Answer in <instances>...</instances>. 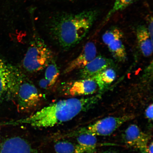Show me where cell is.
I'll return each mask as SVG.
<instances>
[{
  "label": "cell",
  "instance_id": "obj_1",
  "mask_svg": "<svg viewBox=\"0 0 153 153\" xmlns=\"http://www.w3.org/2000/svg\"><path fill=\"white\" fill-rule=\"evenodd\" d=\"M101 97V94H98L61 100L44 107L28 117L16 120L14 122V124L38 128L54 127L69 121L81 113L93 108Z\"/></svg>",
  "mask_w": 153,
  "mask_h": 153
},
{
  "label": "cell",
  "instance_id": "obj_2",
  "mask_svg": "<svg viewBox=\"0 0 153 153\" xmlns=\"http://www.w3.org/2000/svg\"><path fill=\"white\" fill-rule=\"evenodd\" d=\"M97 15L96 11L91 10L76 14L58 15L54 17L50 22V33L62 48H71L77 45L85 37Z\"/></svg>",
  "mask_w": 153,
  "mask_h": 153
},
{
  "label": "cell",
  "instance_id": "obj_3",
  "mask_svg": "<svg viewBox=\"0 0 153 153\" xmlns=\"http://www.w3.org/2000/svg\"><path fill=\"white\" fill-rule=\"evenodd\" d=\"M53 53L42 39L34 36L22 62L25 70L30 73L41 71L53 60Z\"/></svg>",
  "mask_w": 153,
  "mask_h": 153
},
{
  "label": "cell",
  "instance_id": "obj_4",
  "mask_svg": "<svg viewBox=\"0 0 153 153\" xmlns=\"http://www.w3.org/2000/svg\"><path fill=\"white\" fill-rule=\"evenodd\" d=\"M133 114H127L120 116H109L97 120L94 123L76 130L70 135L87 134L95 136H108L116 131L127 122L134 119Z\"/></svg>",
  "mask_w": 153,
  "mask_h": 153
},
{
  "label": "cell",
  "instance_id": "obj_5",
  "mask_svg": "<svg viewBox=\"0 0 153 153\" xmlns=\"http://www.w3.org/2000/svg\"><path fill=\"white\" fill-rule=\"evenodd\" d=\"M22 74L0 56V101L14 99Z\"/></svg>",
  "mask_w": 153,
  "mask_h": 153
},
{
  "label": "cell",
  "instance_id": "obj_6",
  "mask_svg": "<svg viewBox=\"0 0 153 153\" xmlns=\"http://www.w3.org/2000/svg\"><path fill=\"white\" fill-rule=\"evenodd\" d=\"M14 99L20 111L29 112L39 105L42 97L35 85L22 74Z\"/></svg>",
  "mask_w": 153,
  "mask_h": 153
},
{
  "label": "cell",
  "instance_id": "obj_7",
  "mask_svg": "<svg viewBox=\"0 0 153 153\" xmlns=\"http://www.w3.org/2000/svg\"><path fill=\"white\" fill-rule=\"evenodd\" d=\"M123 37L121 30L117 27L107 30L102 36L103 42L108 47L114 59L120 62H124L127 58V53L122 41Z\"/></svg>",
  "mask_w": 153,
  "mask_h": 153
},
{
  "label": "cell",
  "instance_id": "obj_8",
  "mask_svg": "<svg viewBox=\"0 0 153 153\" xmlns=\"http://www.w3.org/2000/svg\"><path fill=\"white\" fill-rule=\"evenodd\" d=\"M123 141L127 146L138 150L141 153H148L150 137L136 124L128 126L122 135Z\"/></svg>",
  "mask_w": 153,
  "mask_h": 153
},
{
  "label": "cell",
  "instance_id": "obj_9",
  "mask_svg": "<svg viewBox=\"0 0 153 153\" xmlns=\"http://www.w3.org/2000/svg\"><path fill=\"white\" fill-rule=\"evenodd\" d=\"M98 88L94 80L87 78L65 83L61 86L60 91L66 96L77 97L93 94Z\"/></svg>",
  "mask_w": 153,
  "mask_h": 153
},
{
  "label": "cell",
  "instance_id": "obj_10",
  "mask_svg": "<svg viewBox=\"0 0 153 153\" xmlns=\"http://www.w3.org/2000/svg\"><path fill=\"white\" fill-rule=\"evenodd\" d=\"M0 153H37L28 140L20 135L7 137L0 142Z\"/></svg>",
  "mask_w": 153,
  "mask_h": 153
},
{
  "label": "cell",
  "instance_id": "obj_11",
  "mask_svg": "<svg viewBox=\"0 0 153 153\" xmlns=\"http://www.w3.org/2000/svg\"><path fill=\"white\" fill-rule=\"evenodd\" d=\"M97 48L95 44L89 42L86 44L81 53L70 62L64 70V74L83 68L97 56Z\"/></svg>",
  "mask_w": 153,
  "mask_h": 153
},
{
  "label": "cell",
  "instance_id": "obj_12",
  "mask_svg": "<svg viewBox=\"0 0 153 153\" xmlns=\"http://www.w3.org/2000/svg\"><path fill=\"white\" fill-rule=\"evenodd\" d=\"M114 65L111 59L102 56H97L80 70V75L82 79L93 78L106 69L112 68Z\"/></svg>",
  "mask_w": 153,
  "mask_h": 153
},
{
  "label": "cell",
  "instance_id": "obj_13",
  "mask_svg": "<svg viewBox=\"0 0 153 153\" xmlns=\"http://www.w3.org/2000/svg\"><path fill=\"white\" fill-rule=\"evenodd\" d=\"M137 37L140 49L143 56L149 57L153 53V40L151 39L147 28L143 26L138 27Z\"/></svg>",
  "mask_w": 153,
  "mask_h": 153
},
{
  "label": "cell",
  "instance_id": "obj_14",
  "mask_svg": "<svg viewBox=\"0 0 153 153\" xmlns=\"http://www.w3.org/2000/svg\"><path fill=\"white\" fill-rule=\"evenodd\" d=\"M69 136L76 137V143L81 147L85 153H93L96 150V136L87 134H77Z\"/></svg>",
  "mask_w": 153,
  "mask_h": 153
},
{
  "label": "cell",
  "instance_id": "obj_15",
  "mask_svg": "<svg viewBox=\"0 0 153 153\" xmlns=\"http://www.w3.org/2000/svg\"><path fill=\"white\" fill-rule=\"evenodd\" d=\"M53 148L55 153H85L78 143L66 139L57 140L55 142Z\"/></svg>",
  "mask_w": 153,
  "mask_h": 153
},
{
  "label": "cell",
  "instance_id": "obj_16",
  "mask_svg": "<svg viewBox=\"0 0 153 153\" xmlns=\"http://www.w3.org/2000/svg\"><path fill=\"white\" fill-rule=\"evenodd\" d=\"M116 76V73L113 69L108 68L92 79L96 83L99 90L102 91L114 81Z\"/></svg>",
  "mask_w": 153,
  "mask_h": 153
},
{
  "label": "cell",
  "instance_id": "obj_17",
  "mask_svg": "<svg viewBox=\"0 0 153 153\" xmlns=\"http://www.w3.org/2000/svg\"><path fill=\"white\" fill-rule=\"evenodd\" d=\"M60 74L58 67L54 61H52L46 68L45 78L43 79L46 83L48 88L54 85Z\"/></svg>",
  "mask_w": 153,
  "mask_h": 153
},
{
  "label": "cell",
  "instance_id": "obj_18",
  "mask_svg": "<svg viewBox=\"0 0 153 153\" xmlns=\"http://www.w3.org/2000/svg\"><path fill=\"white\" fill-rule=\"evenodd\" d=\"M134 1L135 0H115L113 6L107 15L106 20H108L115 13L125 9Z\"/></svg>",
  "mask_w": 153,
  "mask_h": 153
},
{
  "label": "cell",
  "instance_id": "obj_19",
  "mask_svg": "<svg viewBox=\"0 0 153 153\" xmlns=\"http://www.w3.org/2000/svg\"><path fill=\"white\" fill-rule=\"evenodd\" d=\"M153 104H150L146 108L145 111V116L150 121L153 120Z\"/></svg>",
  "mask_w": 153,
  "mask_h": 153
},
{
  "label": "cell",
  "instance_id": "obj_20",
  "mask_svg": "<svg viewBox=\"0 0 153 153\" xmlns=\"http://www.w3.org/2000/svg\"><path fill=\"white\" fill-rule=\"evenodd\" d=\"M147 29L151 39L153 40V20L152 18V19L149 21L148 27Z\"/></svg>",
  "mask_w": 153,
  "mask_h": 153
},
{
  "label": "cell",
  "instance_id": "obj_21",
  "mask_svg": "<svg viewBox=\"0 0 153 153\" xmlns=\"http://www.w3.org/2000/svg\"><path fill=\"white\" fill-rule=\"evenodd\" d=\"M153 142L152 141L149 143L148 149V153H153Z\"/></svg>",
  "mask_w": 153,
  "mask_h": 153
},
{
  "label": "cell",
  "instance_id": "obj_22",
  "mask_svg": "<svg viewBox=\"0 0 153 153\" xmlns=\"http://www.w3.org/2000/svg\"><path fill=\"white\" fill-rule=\"evenodd\" d=\"M105 153H116L115 152H111V151H110V152H107Z\"/></svg>",
  "mask_w": 153,
  "mask_h": 153
}]
</instances>
